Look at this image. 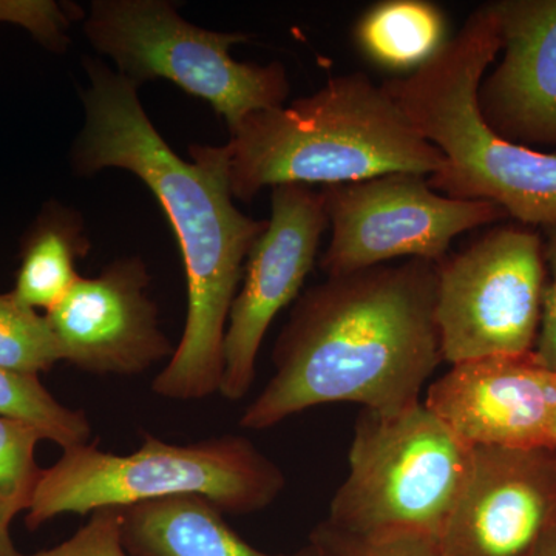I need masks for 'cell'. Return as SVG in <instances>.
<instances>
[{"mask_svg":"<svg viewBox=\"0 0 556 556\" xmlns=\"http://www.w3.org/2000/svg\"><path fill=\"white\" fill-rule=\"evenodd\" d=\"M86 68V126L73 146V167L83 175H137L169 219L185 262V329L169 364L153 379V393L206 399L219 393L230 308L268 219L248 217L233 204L222 146H192V161L179 159L142 109L137 84L100 60H87Z\"/></svg>","mask_w":556,"mask_h":556,"instance_id":"cell-1","label":"cell"},{"mask_svg":"<svg viewBox=\"0 0 556 556\" xmlns=\"http://www.w3.org/2000/svg\"><path fill=\"white\" fill-rule=\"evenodd\" d=\"M438 263L328 277L292 309L274 348V375L241 416L268 430L318 405L353 402L376 413L419 404L444 362L437 321Z\"/></svg>","mask_w":556,"mask_h":556,"instance_id":"cell-2","label":"cell"},{"mask_svg":"<svg viewBox=\"0 0 556 556\" xmlns=\"http://www.w3.org/2000/svg\"><path fill=\"white\" fill-rule=\"evenodd\" d=\"M222 150L230 192L241 201L283 185L338 186L387 174L430 178L445 163L386 87L361 72L329 79L292 104L252 113Z\"/></svg>","mask_w":556,"mask_h":556,"instance_id":"cell-3","label":"cell"},{"mask_svg":"<svg viewBox=\"0 0 556 556\" xmlns=\"http://www.w3.org/2000/svg\"><path fill=\"white\" fill-rule=\"evenodd\" d=\"M501 51L492 2L478 7L427 64L382 86L444 167L431 188L456 200L490 201L529 228L556 226V153L496 137L482 121L477 93Z\"/></svg>","mask_w":556,"mask_h":556,"instance_id":"cell-4","label":"cell"},{"mask_svg":"<svg viewBox=\"0 0 556 556\" xmlns=\"http://www.w3.org/2000/svg\"><path fill=\"white\" fill-rule=\"evenodd\" d=\"M285 485L280 467L247 438L228 434L178 445L142 433L141 447L129 455L97 444L64 450L43 468L25 525L38 530L62 515L177 496L204 497L223 514L251 515L269 507Z\"/></svg>","mask_w":556,"mask_h":556,"instance_id":"cell-5","label":"cell"},{"mask_svg":"<svg viewBox=\"0 0 556 556\" xmlns=\"http://www.w3.org/2000/svg\"><path fill=\"white\" fill-rule=\"evenodd\" d=\"M470 459L471 447L424 401L394 413L362 409L324 525L351 536L412 530L441 538Z\"/></svg>","mask_w":556,"mask_h":556,"instance_id":"cell-6","label":"cell"},{"mask_svg":"<svg viewBox=\"0 0 556 556\" xmlns=\"http://www.w3.org/2000/svg\"><path fill=\"white\" fill-rule=\"evenodd\" d=\"M87 39L131 83L166 79L201 98L232 134L252 113L283 105L289 93L280 62L244 64L230 49L241 31H212L182 20L164 0H97L84 25Z\"/></svg>","mask_w":556,"mask_h":556,"instance_id":"cell-7","label":"cell"},{"mask_svg":"<svg viewBox=\"0 0 556 556\" xmlns=\"http://www.w3.org/2000/svg\"><path fill=\"white\" fill-rule=\"evenodd\" d=\"M546 285L543 239L501 226L438 263L437 321L448 365L533 351Z\"/></svg>","mask_w":556,"mask_h":556,"instance_id":"cell-8","label":"cell"},{"mask_svg":"<svg viewBox=\"0 0 556 556\" xmlns=\"http://www.w3.org/2000/svg\"><path fill=\"white\" fill-rule=\"evenodd\" d=\"M331 240L321 269L328 277L386 265L394 258L439 263L460 233L508 217L490 201L456 200L431 188L427 177L387 174L327 186Z\"/></svg>","mask_w":556,"mask_h":556,"instance_id":"cell-9","label":"cell"},{"mask_svg":"<svg viewBox=\"0 0 556 556\" xmlns=\"http://www.w3.org/2000/svg\"><path fill=\"white\" fill-rule=\"evenodd\" d=\"M328 228L324 192L303 185L273 188L270 218L249 252L226 328L219 394L228 401L251 390L263 339L277 314L298 298Z\"/></svg>","mask_w":556,"mask_h":556,"instance_id":"cell-10","label":"cell"},{"mask_svg":"<svg viewBox=\"0 0 556 556\" xmlns=\"http://www.w3.org/2000/svg\"><path fill=\"white\" fill-rule=\"evenodd\" d=\"M556 529V450L473 447L441 533L448 556H529Z\"/></svg>","mask_w":556,"mask_h":556,"instance_id":"cell-11","label":"cell"},{"mask_svg":"<svg viewBox=\"0 0 556 556\" xmlns=\"http://www.w3.org/2000/svg\"><path fill=\"white\" fill-rule=\"evenodd\" d=\"M149 285L148 266L139 257L80 277L46 313L61 361L91 375L137 376L172 356L175 348L160 327Z\"/></svg>","mask_w":556,"mask_h":556,"instance_id":"cell-12","label":"cell"},{"mask_svg":"<svg viewBox=\"0 0 556 556\" xmlns=\"http://www.w3.org/2000/svg\"><path fill=\"white\" fill-rule=\"evenodd\" d=\"M555 379L532 351L471 358L450 365L424 404L468 447L554 448Z\"/></svg>","mask_w":556,"mask_h":556,"instance_id":"cell-13","label":"cell"},{"mask_svg":"<svg viewBox=\"0 0 556 556\" xmlns=\"http://www.w3.org/2000/svg\"><path fill=\"white\" fill-rule=\"evenodd\" d=\"M492 3L503 58L479 83L482 121L511 144L556 146V0Z\"/></svg>","mask_w":556,"mask_h":556,"instance_id":"cell-14","label":"cell"},{"mask_svg":"<svg viewBox=\"0 0 556 556\" xmlns=\"http://www.w3.org/2000/svg\"><path fill=\"white\" fill-rule=\"evenodd\" d=\"M121 511L123 544L131 556H320L313 541L291 555H269L249 546L204 497H166Z\"/></svg>","mask_w":556,"mask_h":556,"instance_id":"cell-15","label":"cell"},{"mask_svg":"<svg viewBox=\"0 0 556 556\" xmlns=\"http://www.w3.org/2000/svg\"><path fill=\"white\" fill-rule=\"evenodd\" d=\"M83 218L50 203L22 240L21 265L13 298L35 311H50L79 280L76 262L89 252Z\"/></svg>","mask_w":556,"mask_h":556,"instance_id":"cell-16","label":"cell"},{"mask_svg":"<svg viewBox=\"0 0 556 556\" xmlns=\"http://www.w3.org/2000/svg\"><path fill=\"white\" fill-rule=\"evenodd\" d=\"M354 38L380 67L413 73L447 43V20L426 0H383L362 14Z\"/></svg>","mask_w":556,"mask_h":556,"instance_id":"cell-17","label":"cell"},{"mask_svg":"<svg viewBox=\"0 0 556 556\" xmlns=\"http://www.w3.org/2000/svg\"><path fill=\"white\" fill-rule=\"evenodd\" d=\"M0 417L36 428L62 450L90 444L91 424L86 413L62 405L36 375L0 367Z\"/></svg>","mask_w":556,"mask_h":556,"instance_id":"cell-18","label":"cell"},{"mask_svg":"<svg viewBox=\"0 0 556 556\" xmlns=\"http://www.w3.org/2000/svg\"><path fill=\"white\" fill-rule=\"evenodd\" d=\"M61 362L46 314L0 294V367L39 376Z\"/></svg>","mask_w":556,"mask_h":556,"instance_id":"cell-19","label":"cell"},{"mask_svg":"<svg viewBox=\"0 0 556 556\" xmlns=\"http://www.w3.org/2000/svg\"><path fill=\"white\" fill-rule=\"evenodd\" d=\"M42 441L36 428L0 417V526L5 529L31 506L43 470L36 460Z\"/></svg>","mask_w":556,"mask_h":556,"instance_id":"cell-20","label":"cell"},{"mask_svg":"<svg viewBox=\"0 0 556 556\" xmlns=\"http://www.w3.org/2000/svg\"><path fill=\"white\" fill-rule=\"evenodd\" d=\"M313 535L324 541L339 556H448L441 538L412 530L351 536L320 525Z\"/></svg>","mask_w":556,"mask_h":556,"instance_id":"cell-21","label":"cell"},{"mask_svg":"<svg viewBox=\"0 0 556 556\" xmlns=\"http://www.w3.org/2000/svg\"><path fill=\"white\" fill-rule=\"evenodd\" d=\"M121 526V508H100L90 514L89 521L60 546L21 556H129L123 544Z\"/></svg>","mask_w":556,"mask_h":556,"instance_id":"cell-22","label":"cell"},{"mask_svg":"<svg viewBox=\"0 0 556 556\" xmlns=\"http://www.w3.org/2000/svg\"><path fill=\"white\" fill-rule=\"evenodd\" d=\"M70 16L54 2L0 0V22L27 28L43 46L60 50L65 42Z\"/></svg>","mask_w":556,"mask_h":556,"instance_id":"cell-23","label":"cell"},{"mask_svg":"<svg viewBox=\"0 0 556 556\" xmlns=\"http://www.w3.org/2000/svg\"><path fill=\"white\" fill-rule=\"evenodd\" d=\"M543 240L544 263H546V285L541 305V321L538 329L533 356L538 364L548 371L556 372V226L547 228Z\"/></svg>","mask_w":556,"mask_h":556,"instance_id":"cell-24","label":"cell"},{"mask_svg":"<svg viewBox=\"0 0 556 556\" xmlns=\"http://www.w3.org/2000/svg\"><path fill=\"white\" fill-rule=\"evenodd\" d=\"M529 556H556V529L547 533Z\"/></svg>","mask_w":556,"mask_h":556,"instance_id":"cell-25","label":"cell"},{"mask_svg":"<svg viewBox=\"0 0 556 556\" xmlns=\"http://www.w3.org/2000/svg\"><path fill=\"white\" fill-rule=\"evenodd\" d=\"M0 556H21L11 540L10 529L0 526Z\"/></svg>","mask_w":556,"mask_h":556,"instance_id":"cell-26","label":"cell"},{"mask_svg":"<svg viewBox=\"0 0 556 556\" xmlns=\"http://www.w3.org/2000/svg\"><path fill=\"white\" fill-rule=\"evenodd\" d=\"M311 541H313L314 544H317V547L320 548V556H339L331 547L327 546L324 541L318 540L317 536L311 535Z\"/></svg>","mask_w":556,"mask_h":556,"instance_id":"cell-27","label":"cell"},{"mask_svg":"<svg viewBox=\"0 0 556 556\" xmlns=\"http://www.w3.org/2000/svg\"><path fill=\"white\" fill-rule=\"evenodd\" d=\"M556 375V372H555ZM552 437H554V448L556 450V379H555V412H554V430H552Z\"/></svg>","mask_w":556,"mask_h":556,"instance_id":"cell-28","label":"cell"}]
</instances>
